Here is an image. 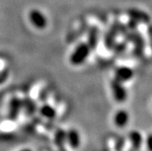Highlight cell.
I'll return each instance as SVG.
<instances>
[{
	"label": "cell",
	"mask_w": 152,
	"mask_h": 151,
	"mask_svg": "<svg viewBox=\"0 0 152 151\" xmlns=\"http://www.w3.org/2000/svg\"><path fill=\"white\" fill-rule=\"evenodd\" d=\"M134 76V72L133 69L125 66L118 67L114 72V79L122 83L131 80Z\"/></svg>",
	"instance_id": "5b68a950"
},
{
	"label": "cell",
	"mask_w": 152,
	"mask_h": 151,
	"mask_svg": "<svg viewBox=\"0 0 152 151\" xmlns=\"http://www.w3.org/2000/svg\"><path fill=\"white\" fill-rule=\"evenodd\" d=\"M147 149L148 151H152V134H150L148 136L145 141Z\"/></svg>",
	"instance_id": "5bb4252c"
},
{
	"label": "cell",
	"mask_w": 152,
	"mask_h": 151,
	"mask_svg": "<svg viewBox=\"0 0 152 151\" xmlns=\"http://www.w3.org/2000/svg\"><path fill=\"white\" fill-rule=\"evenodd\" d=\"M124 83L119 82L114 79L110 83V88H111L112 95L113 97L118 103H124L127 99V90L124 86Z\"/></svg>",
	"instance_id": "3957f363"
},
{
	"label": "cell",
	"mask_w": 152,
	"mask_h": 151,
	"mask_svg": "<svg viewBox=\"0 0 152 151\" xmlns=\"http://www.w3.org/2000/svg\"><path fill=\"white\" fill-rule=\"evenodd\" d=\"M37 110V103L33 99L29 97L25 98L23 100V111L28 116H33Z\"/></svg>",
	"instance_id": "9c48e42d"
},
{
	"label": "cell",
	"mask_w": 152,
	"mask_h": 151,
	"mask_svg": "<svg viewBox=\"0 0 152 151\" xmlns=\"http://www.w3.org/2000/svg\"><path fill=\"white\" fill-rule=\"evenodd\" d=\"M19 151H33V150H31L30 149H28V148H26V149H23Z\"/></svg>",
	"instance_id": "9a60e30c"
},
{
	"label": "cell",
	"mask_w": 152,
	"mask_h": 151,
	"mask_svg": "<svg viewBox=\"0 0 152 151\" xmlns=\"http://www.w3.org/2000/svg\"><path fill=\"white\" fill-rule=\"evenodd\" d=\"M130 120V115L125 109H119L116 112L114 117V122L116 126L124 128L127 125Z\"/></svg>",
	"instance_id": "8992f818"
},
{
	"label": "cell",
	"mask_w": 152,
	"mask_h": 151,
	"mask_svg": "<svg viewBox=\"0 0 152 151\" xmlns=\"http://www.w3.org/2000/svg\"><path fill=\"white\" fill-rule=\"evenodd\" d=\"M29 20L36 29L42 30L46 29L48 24V20L46 15L40 10L33 9L29 12Z\"/></svg>",
	"instance_id": "7a4b0ae2"
},
{
	"label": "cell",
	"mask_w": 152,
	"mask_h": 151,
	"mask_svg": "<svg viewBox=\"0 0 152 151\" xmlns=\"http://www.w3.org/2000/svg\"><path fill=\"white\" fill-rule=\"evenodd\" d=\"M99 41V30L96 27H92L90 31H89L88 34V42L87 44L90 46V48L92 50H95L96 46L98 45Z\"/></svg>",
	"instance_id": "30bf717a"
},
{
	"label": "cell",
	"mask_w": 152,
	"mask_h": 151,
	"mask_svg": "<svg viewBox=\"0 0 152 151\" xmlns=\"http://www.w3.org/2000/svg\"><path fill=\"white\" fill-rule=\"evenodd\" d=\"M54 143L58 148L64 147L66 144V131L63 129H59L56 130L54 136Z\"/></svg>",
	"instance_id": "7c38bea8"
},
{
	"label": "cell",
	"mask_w": 152,
	"mask_h": 151,
	"mask_svg": "<svg viewBox=\"0 0 152 151\" xmlns=\"http://www.w3.org/2000/svg\"><path fill=\"white\" fill-rule=\"evenodd\" d=\"M39 113H40L42 117L47 119V120H54L56 117V115H57L56 109L53 106L47 104V103L43 104L39 108Z\"/></svg>",
	"instance_id": "ba28073f"
},
{
	"label": "cell",
	"mask_w": 152,
	"mask_h": 151,
	"mask_svg": "<svg viewBox=\"0 0 152 151\" xmlns=\"http://www.w3.org/2000/svg\"><path fill=\"white\" fill-rule=\"evenodd\" d=\"M8 77H9V73H8V71H1V72H0V84H2L3 82H5L7 80Z\"/></svg>",
	"instance_id": "4fadbf2b"
},
{
	"label": "cell",
	"mask_w": 152,
	"mask_h": 151,
	"mask_svg": "<svg viewBox=\"0 0 152 151\" xmlns=\"http://www.w3.org/2000/svg\"><path fill=\"white\" fill-rule=\"evenodd\" d=\"M22 111H23V100L17 96L12 97L8 106V119L11 121L17 120Z\"/></svg>",
	"instance_id": "277c9868"
},
{
	"label": "cell",
	"mask_w": 152,
	"mask_h": 151,
	"mask_svg": "<svg viewBox=\"0 0 152 151\" xmlns=\"http://www.w3.org/2000/svg\"><path fill=\"white\" fill-rule=\"evenodd\" d=\"M91 49L87 43L82 42L74 49L69 56V62L73 66H78L85 63L91 54Z\"/></svg>",
	"instance_id": "6da1fadb"
},
{
	"label": "cell",
	"mask_w": 152,
	"mask_h": 151,
	"mask_svg": "<svg viewBox=\"0 0 152 151\" xmlns=\"http://www.w3.org/2000/svg\"><path fill=\"white\" fill-rule=\"evenodd\" d=\"M66 143L72 149L76 150L80 145V136L76 129H69L66 131Z\"/></svg>",
	"instance_id": "52a82bcc"
},
{
	"label": "cell",
	"mask_w": 152,
	"mask_h": 151,
	"mask_svg": "<svg viewBox=\"0 0 152 151\" xmlns=\"http://www.w3.org/2000/svg\"><path fill=\"white\" fill-rule=\"evenodd\" d=\"M58 151H66V150L64 149V147H63V148H59V150Z\"/></svg>",
	"instance_id": "2e32d148"
},
{
	"label": "cell",
	"mask_w": 152,
	"mask_h": 151,
	"mask_svg": "<svg viewBox=\"0 0 152 151\" xmlns=\"http://www.w3.org/2000/svg\"><path fill=\"white\" fill-rule=\"evenodd\" d=\"M128 138H129L131 145L133 146V147L136 148V149H138L139 147H141L143 141H144L142 135L137 130L131 131L129 135H128Z\"/></svg>",
	"instance_id": "8fae6325"
}]
</instances>
